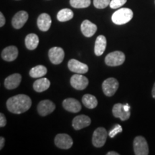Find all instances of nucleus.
<instances>
[{"label":"nucleus","instance_id":"26","mask_svg":"<svg viewBox=\"0 0 155 155\" xmlns=\"http://www.w3.org/2000/svg\"><path fill=\"white\" fill-rule=\"evenodd\" d=\"M70 4L74 8H86L90 6L91 0H70Z\"/></svg>","mask_w":155,"mask_h":155},{"label":"nucleus","instance_id":"21","mask_svg":"<svg viewBox=\"0 0 155 155\" xmlns=\"http://www.w3.org/2000/svg\"><path fill=\"white\" fill-rule=\"evenodd\" d=\"M50 86V82L48 78H42L38 79L33 83V88L35 91L38 93L43 92L49 88Z\"/></svg>","mask_w":155,"mask_h":155},{"label":"nucleus","instance_id":"14","mask_svg":"<svg viewBox=\"0 0 155 155\" xmlns=\"http://www.w3.org/2000/svg\"><path fill=\"white\" fill-rule=\"evenodd\" d=\"M91 123V119L88 116L86 115H79L75 116L73 120V127L75 130H81L83 128L88 127Z\"/></svg>","mask_w":155,"mask_h":155},{"label":"nucleus","instance_id":"4","mask_svg":"<svg viewBox=\"0 0 155 155\" xmlns=\"http://www.w3.org/2000/svg\"><path fill=\"white\" fill-rule=\"evenodd\" d=\"M134 151L136 155H148L149 147L147 142L143 137L139 136L134 140Z\"/></svg>","mask_w":155,"mask_h":155},{"label":"nucleus","instance_id":"33","mask_svg":"<svg viewBox=\"0 0 155 155\" xmlns=\"http://www.w3.org/2000/svg\"><path fill=\"white\" fill-rule=\"evenodd\" d=\"M107 155H119V154L115 152H109L107 153Z\"/></svg>","mask_w":155,"mask_h":155},{"label":"nucleus","instance_id":"29","mask_svg":"<svg viewBox=\"0 0 155 155\" xmlns=\"http://www.w3.org/2000/svg\"><path fill=\"white\" fill-rule=\"evenodd\" d=\"M122 130H123V129H122L121 126H120L119 124H116L115 127H114V129H112V130L110 131L108 135H109V137H111V138H114V137H115L116 134L122 132Z\"/></svg>","mask_w":155,"mask_h":155},{"label":"nucleus","instance_id":"16","mask_svg":"<svg viewBox=\"0 0 155 155\" xmlns=\"http://www.w3.org/2000/svg\"><path fill=\"white\" fill-rule=\"evenodd\" d=\"M18 56V49L15 46H8L2 52V58L5 61L11 62L15 61Z\"/></svg>","mask_w":155,"mask_h":155},{"label":"nucleus","instance_id":"3","mask_svg":"<svg viewBox=\"0 0 155 155\" xmlns=\"http://www.w3.org/2000/svg\"><path fill=\"white\" fill-rule=\"evenodd\" d=\"M125 55L121 51H114L108 53L105 58V63L108 66H119L124 63Z\"/></svg>","mask_w":155,"mask_h":155},{"label":"nucleus","instance_id":"6","mask_svg":"<svg viewBox=\"0 0 155 155\" xmlns=\"http://www.w3.org/2000/svg\"><path fill=\"white\" fill-rule=\"evenodd\" d=\"M119 88V82L114 78H109L102 83V89L104 94L107 96H112Z\"/></svg>","mask_w":155,"mask_h":155},{"label":"nucleus","instance_id":"18","mask_svg":"<svg viewBox=\"0 0 155 155\" xmlns=\"http://www.w3.org/2000/svg\"><path fill=\"white\" fill-rule=\"evenodd\" d=\"M81 30L83 35L87 37V38H91L96 33L97 26L91 21L86 19L81 24Z\"/></svg>","mask_w":155,"mask_h":155},{"label":"nucleus","instance_id":"12","mask_svg":"<svg viewBox=\"0 0 155 155\" xmlns=\"http://www.w3.org/2000/svg\"><path fill=\"white\" fill-rule=\"evenodd\" d=\"M114 116L116 118H119L121 121H127L131 116L130 111H128L124 107V104H116L112 109Z\"/></svg>","mask_w":155,"mask_h":155},{"label":"nucleus","instance_id":"11","mask_svg":"<svg viewBox=\"0 0 155 155\" xmlns=\"http://www.w3.org/2000/svg\"><path fill=\"white\" fill-rule=\"evenodd\" d=\"M55 109V105L50 100L42 101L39 103L38 106V112L42 116H45L50 114Z\"/></svg>","mask_w":155,"mask_h":155},{"label":"nucleus","instance_id":"7","mask_svg":"<svg viewBox=\"0 0 155 155\" xmlns=\"http://www.w3.org/2000/svg\"><path fill=\"white\" fill-rule=\"evenodd\" d=\"M55 144L58 148L63 150H68L73 146V139L66 134H59L55 137Z\"/></svg>","mask_w":155,"mask_h":155},{"label":"nucleus","instance_id":"19","mask_svg":"<svg viewBox=\"0 0 155 155\" xmlns=\"http://www.w3.org/2000/svg\"><path fill=\"white\" fill-rule=\"evenodd\" d=\"M38 27L40 30L42 32H46L49 30L50 26H51V17L48 14L46 13H42L38 17Z\"/></svg>","mask_w":155,"mask_h":155},{"label":"nucleus","instance_id":"23","mask_svg":"<svg viewBox=\"0 0 155 155\" xmlns=\"http://www.w3.org/2000/svg\"><path fill=\"white\" fill-rule=\"evenodd\" d=\"M82 102L83 105L86 106V108L93 109L96 108L98 105V101L97 98L91 94H86L83 96Z\"/></svg>","mask_w":155,"mask_h":155},{"label":"nucleus","instance_id":"28","mask_svg":"<svg viewBox=\"0 0 155 155\" xmlns=\"http://www.w3.org/2000/svg\"><path fill=\"white\" fill-rule=\"evenodd\" d=\"M127 0H111L110 2V7L111 9H118L125 5Z\"/></svg>","mask_w":155,"mask_h":155},{"label":"nucleus","instance_id":"25","mask_svg":"<svg viewBox=\"0 0 155 155\" xmlns=\"http://www.w3.org/2000/svg\"><path fill=\"white\" fill-rule=\"evenodd\" d=\"M48 72V70L44 65H37L32 68L30 71V75L32 78H40L43 77Z\"/></svg>","mask_w":155,"mask_h":155},{"label":"nucleus","instance_id":"27","mask_svg":"<svg viewBox=\"0 0 155 155\" xmlns=\"http://www.w3.org/2000/svg\"><path fill=\"white\" fill-rule=\"evenodd\" d=\"M111 0H94V5L97 9H104L110 5Z\"/></svg>","mask_w":155,"mask_h":155},{"label":"nucleus","instance_id":"20","mask_svg":"<svg viewBox=\"0 0 155 155\" xmlns=\"http://www.w3.org/2000/svg\"><path fill=\"white\" fill-rule=\"evenodd\" d=\"M106 38L104 35H99L97 37L96 42H95L94 53L97 56L103 55L106 48Z\"/></svg>","mask_w":155,"mask_h":155},{"label":"nucleus","instance_id":"9","mask_svg":"<svg viewBox=\"0 0 155 155\" xmlns=\"http://www.w3.org/2000/svg\"><path fill=\"white\" fill-rule=\"evenodd\" d=\"M71 84L73 88L77 90H84L88 86V80L82 74L76 73L71 77Z\"/></svg>","mask_w":155,"mask_h":155},{"label":"nucleus","instance_id":"34","mask_svg":"<svg viewBox=\"0 0 155 155\" xmlns=\"http://www.w3.org/2000/svg\"><path fill=\"white\" fill-rule=\"evenodd\" d=\"M152 96H153V98H155V83H154V86H153V88H152Z\"/></svg>","mask_w":155,"mask_h":155},{"label":"nucleus","instance_id":"8","mask_svg":"<svg viewBox=\"0 0 155 155\" xmlns=\"http://www.w3.org/2000/svg\"><path fill=\"white\" fill-rule=\"evenodd\" d=\"M50 61L53 64L58 65L63 62L64 57H65V52L63 48L54 47L50 48L48 53Z\"/></svg>","mask_w":155,"mask_h":155},{"label":"nucleus","instance_id":"5","mask_svg":"<svg viewBox=\"0 0 155 155\" xmlns=\"http://www.w3.org/2000/svg\"><path fill=\"white\" fill-rule=\"evenodd\" d=\"M107 139V131L104 128L98 127L94 131L93 134L92 142L94 147H102L105 144Z\"/></svg>","mask_w":155,"mask_h":155},{"label":"nucleus","instance_id":"15","mask_svg":"<svg viewBox=\"0 0 155 155\" xmlns=\"http://www.w3.org/2000/svg\"><path fill=\"white\" fill-rule=\"evenodd\" d=\"M63 106L65 110L72 113H78L81 110L80 102L75 98H69L63 101Z\"/></svg>","mask_w":155,"mask_h":155},{"label":"nucleus","instance_id":"24","mask_svg":"<svg viewBox=\"0 0 155 155\" xmlns=\"http://www.w3.org/2000/svg\"><path fill=\"white\" fill-rule=\"evenodd\" d=\"M73 17V12L70 9H63L58 12L57 15V19L60 22H67L71 20Z\"/></svg>","mask_w":155,"mask_h":155},{"label":"nucleus","instance_id":"22","mask_svg":"<svg viewBox=\"0 0 155 155\" xmlns=\"http://www.w3.org/2000/svg\"><path fill=\"white\" fill-rule=\"evenodd\" d=\"M39 44V38L34 33L29 34L25 38V45L28 50H33L38 48Z\"/></svg>","mask_w":155,"mask_h":155},{"label":"nucleus","instance_id":"10","mask_svg":"<svg viewBox=\"0 0 155 155\" xmlns=\"http://www.w3.org/2000/svg\"><path fill=\"white\" fill-rule=\"evenodd\" d=\"M68 66L70 71L79 74H84L88 71V67L86 64L81 63L75 59L70 60L68 63Z\"/></svg>","mask_w":155,"mask_h":155},{"label":"nucleus","instance_id":"13","mask_svg":"<svg viewBox=\"0 0 155 155\" xmlns=\"http://www.w3.org/2000/svg\"><path fill=\"white\" fill-rule=\"evenodd\" d=\"M28 19V14L25 11H19L13 17L12 25L15 29L22 28Z\"/></svg>","mask_w":155,"mask_h":155},{"label":"nucleus","instance_id":"17","mask_svg":"<svg viewBox=\"0 0 155 155\" xmlns=\"http://www.w3.org/2000/svg\"><path fill=\"white\" fill-rule=\"evenodd\" d=\"M22 81V76L19 73H15L6 78L5 81V86L7 89L12 90L19 86Z\"/></svg>","mask_w":155,"mask_h":155},{"label":"nucleus","instance_id":"1","mask_svg":"<svg viewBox=\"0 0 155 155\" xmlns=\"http://www.w3.org/2000/svg\"><path fill=\"white\" fill-rule=\"evenodd\" d=\"M32 106V100L28 96L19 94L9 98L7 101V107L11 113L20 114L26 112Z\"/></svg>","mask_w":155,"mask_h":155},{"label":"nucleus","instance_id":"2","mask_svg":"<svg viewBox=\"0 0 155 155\" xmlns=\"http://www.w3.org/2000/svg\"><path fill=\"white\" fill-rule=\"evenodd\" d=\"M133 12L129 8H121L118 9L111 17L112 22L118 25H124L129 22L133 17Z\"/></svg>","mask_w":155,"mask_h":155},{"label":"nucleus","instance_id":"32","mask_svg":"<svg viewBox=\"0 0 155 155\" xmlns=\"http://www.w3.org/2000/svg\"><path fill=\"white\" fill-rule=\"evenodd\" d=\"M5 139L4 137H0V150H2L3 147L5 146Z\"/></svg>","mask_w":155,"mask_h":155},{"label":"nucleus","instance_id":"31","mask_svg":"<svg viewBox=\"0 0 155 155\" xmlns=\"http://www.w3.org/2000/svg\"><path fill=\"white\" fill-rule=\"evenodd\" d=\"M5 17L2 12H0V27H3L5 24Z\"/></svg>","mask_w":155,"mask_h":155},{"label":"nucleus","instance_id":"30","mask_svg":"<svg viewBox=\"0 0 155 155\" xmlns=\"http://www.w3.org/2000/svg\"><path fill=\"white\" fill-rule=\"evenodd\" d=\"M7 124V119H6L5 116L2 113L0 114V127H5Z\"/></svg>","mask_w":155,"mask_h":155}]
</instances>
